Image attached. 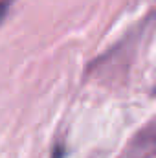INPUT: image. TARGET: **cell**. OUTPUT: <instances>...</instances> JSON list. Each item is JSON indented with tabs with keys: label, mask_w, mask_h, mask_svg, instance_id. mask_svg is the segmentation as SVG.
I'll use <instances>...</instances> for the list:
<instances>
[{
	"label": "cell",
	"mask_w": 156,
	"mask_h": 158,
	"mask_svg": "<svg viewBox=\"0 0 156 158\" xmlns=\"http://www.w3.org/2000/svg\"><path fill=\"white\" fill-rule=\"evenodd\" d=\"M7 6H9V0H0V20L4 19V15L7 11Z\"/></svg>",
	"instance_id": "cell-1"
}]
</instances>
